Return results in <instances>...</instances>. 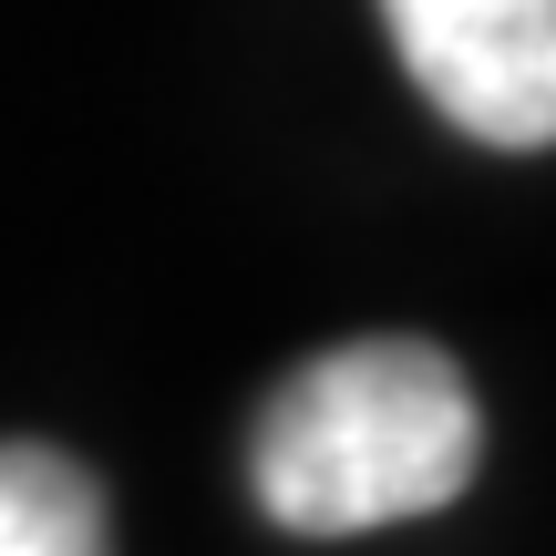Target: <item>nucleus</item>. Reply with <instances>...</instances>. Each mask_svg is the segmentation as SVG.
Returning <instances> with one entry per match:
<instances>
[{
	"instance_id": "f03ea898",
	"label": "nucleus",
	"mask_w": 556,
	"mask_h": 556,
	"mask_svg": "<svg viewBox=\"0 0 556 556\" xmlns=\"http://www.w3.org/2000/svg\"><path fill=\"white\" fill-rule=\"evenodd\" d=\"M381 31L454 135L505 155L556 135V0H381Z\"/></svg>"
},
{
	"instance_id": "7ed1b4c3",
	"label": "nucleus",
	"mask_w": 556,
	"mask_h": 556,
	"mask_svg": "<svg viewBox=\"0 0 556 556\" xmlns=\"http://www.w3.org/2000/svg\"><path fill=\"white\" fill-rule=\"evenodd\" d=\"M0 556H114L103 484L62 443H0Z\"/></svg>"
},
{
	"instance_id": "f257e3e1",
	"label": "nucleus",
	"mask_w": 556,
	"mask_h": 556,
	"mask_svg": "<svg viewBox=\"0 0 556 556\" xmlns=\"http://www.w3.org/2000/svg\"><path fill=\"white\" fill-rule=\"evenodd\" d=\"M484 475V402L433 340H340L258 413L248 495L289 536L422 526Z\"/></svg>"
}]
</instances>
